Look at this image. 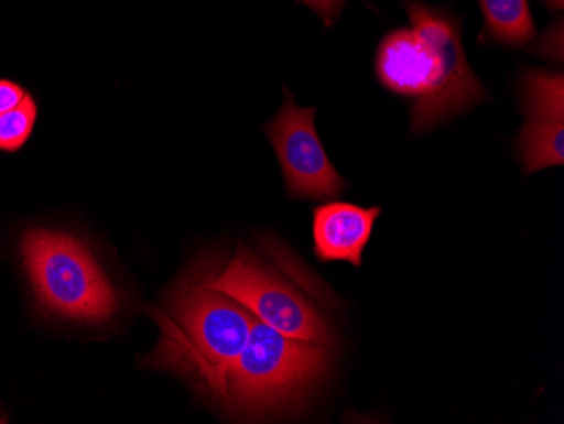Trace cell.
Here are the masks:
<instances>
[{"instance_id": "cell-6", "label": "cell", "mask_w": 564, "mask_h": 424, "mask_svg": "<svg viewBox=\"0 0 564 424\" xmlns=\"http://www.w3.org/2000/svg\"><path fill=\"white\" fill-rule=\"evenodd\" d=\"M284 94L286 100L278 116L265 123L264 132L281 164L288 196L313 202L338 198L348 183L333 166L319 141L316 109L296 106L290 91Z\"/></svg>"}, {"instance_id": "cell-15", "label": "cell", "mask_w": 564, "mask_h": 424, "mask_svg": "<svg viewBox=\"0 0 564 424\" xmlns=\"http://www.w3.org/2000/svg\"><path fill=\"white\" fill-rule=\"evenodd\" d=\"M544 4L550 11H554V9L563 8V0H544Z\"/></svg>"}, {"instance_id": "cell-4", "label": "cell", "mask_w": 564, "mask_h": 424, "mask_svg": "<svg viewBox=\"0 0 564 424\" xmlns=\"http://www.w3.org/2000/svg\"><path fill=\"white\" fill-rule=\"evenodd\" d=\"M333 350L322 341L288 337L256 318L228 370L220 404L243 420L294 410L325 379Z\"/></svg>"}, {"instance_id": "cell-9", "label": "cell", "mask_w": 564, "mask_h": 424, "mask_svg": "<svg viewBox=\"0 0 564 424\" xmlns=\"http://www.w3.org/2000/svg\"><path fill=\"white\" fill-rule=\"evenodd\" d=\"M516 153L525 176L544 167L563 166L564 120H525L516 138Z\"/></svg>"}, {"instance_id": "cell-2", "label": "cell", "mask_w": 564, "mask_h": 424, "mask_svg": "<svg viewBox=\"0 0 564 424\" xmlns=\"http://www.w3.org/2000/svg\"><path fill=\"white\" fill-rule=\"evenodd\" d=\"M210 269L193 271L160 309H152L161 337L149 366L183 376L220 403L228 370L246 347L256 316L208 284Z\"/></svg>"}, {"instance_id": "cell-1", "label": "cell", "mask_w": 564, "mask_h": 424, "mask_svg": "<svg viewBox=\"0 0 564 424\" xmlns=\"http://www.w3.org/2000/svg\"><path fill=\"white\" fill-rule=\"evenodd\" d=\"M402 2L411 28L380 41L376 75L386 90L413 102L411 134L420 135L485 102L489 94L468 65L459 19L420 0Z\"/></svg>"}, {"instance_id": "cell-14", "label": "cell", "mask_w": 564, "mask_h": 424, "mask_svg": "<svg viewBox=\"0 0 564 424\" xmlns=\"http://www.w3.org/2000/svg\"><path fill=\"white\" fill-rule=\"evenodd\" d=\"M28 91L11 80H0V116L15 109L24 100Z\"/></svg>"}, {"instance_id": "cell-13", "label": "cell", "mask_w": 564, "mask_h": 424, "mask_svg": "<svg viewBox=\"0 0 564 424\" xmlns=\"http://www.w3.org/2000/svg\"><path fill=\"white\" fill-rule=\"evenodd\" d=\"M306 8L312 9L316 15H319L325 26H333V22L340 19L341 9L347 0H300Z\"/></svg>"}, {"instance_id": "cell-11", "label": "cell", "mask_w": 564, "mask_h": 424, "mask_svg": "<svg viewBox=\"0 0 564 424\" xmlns=\"http://www.w3.org/2000/svg\"><path fill=\"white\" fill-rule=\"evenodd\" d=\"M37 106L30 94L15 109L0 116V151L15 153L33 134Z\"/></svg>"}, {"instance_id": "cell-10", "label": "cell", "mask_w": 564, "mask_h": 424, "mask_svg": "<svg viewBox=\"0 0 564 424\" xmlns=\"http://www.w3.org/2000/svg\"><path fill=\"white\" fill-rule=\"evenodd\" d=\"M519 95L525 120H564L563 72L525 68L519 80Z\"/></svg>"}, {"instance_id": "cell-3", "label": "cell", "mask_w": 564, "mask_h": 424, "mask_svg": "<svg viewBox=\"0 0 564 424\" xmlns=\"http://www.w3.org/2000/svg\"><path fill=\"white\" fill-rule=\"evenodd\" d=\"M208 284L288 337L337 347V296L275 240L240 246L228 264L210 269Z\"/></svg>"}, {"instance_id": "cell-8", "label": "cell", "mask_w": 564, "mask_h": 424, "mask_svg": "<svg viewBox=\"0 0 564 424\" xmlns=\"http://www.w3.org/2000/svg\"><path fill=\"white\" fill-rule=\"evenodd\" d=\"M484 31L478 41L503 47H522L535 37L534 18L528 0H478Z\"/></svg>"}, {"instance_id": "cell-5", "label": "cell", "mask_w": 564, "mask_h": 424, "mask_svg": "<svg viewBox=\"0 0 564 424\" xmlns=\"http://www.w3.org/2000/svg\"><path fill=\"white\" fill-rule=\"evenodd\" d=\"M21 251L44 308L78 322L112 318L119 297L82 240L55 230L31 229L22 236Z\"/></svg>"}, {"instance_id": "cell-7", "label": "cell", "mask_w": 564, "mask_h": 424, "mask_svg": "<svg viewBox=\"0 0 564 424\" xmlns=\"http://www.w3.org/2000/svg\"><path fill=\"white\" fill-rule=\"evenodd\" d=\"M380 207L332 202L313 210V252L319 262H348L360 268Z\"/></svg>"}, {"instance_id": "cell-12", "label": "cell", "mask_w": 564, "mask_h": 424, "mask_svg": "<svg viewBox=\"0 0 564 424\" xmlns=\"http://www.w3.org/2000/svg\"><path fill=\"white\" fill-rule=\"evenodd\" d=\"M561 30H563V19L557 18L556 24L553 22L547 28L546 33L541 36L538 50H535V52L550 59V62L563 63V34L556 36Z\"/></svg>"}]
</instances>
